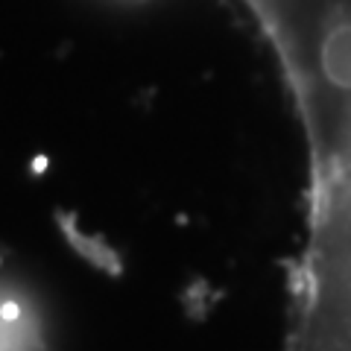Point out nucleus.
<instances>
[{"instance_id": "obj_1", "label": "nucleus", "mask_w": 351, "mask_h": 351, "mask_svg": "<svg viewBox=\"0 0 351 351\" xmlns=\"http://www.w3.org/2000/svg\"><path fill=\"white\" fill-rule=\"evenodd\" d=\"M284 64L307 156V226L351 243V0H246Z\"/></svg>"}]
</instances>
